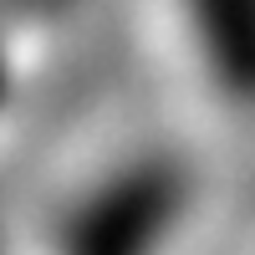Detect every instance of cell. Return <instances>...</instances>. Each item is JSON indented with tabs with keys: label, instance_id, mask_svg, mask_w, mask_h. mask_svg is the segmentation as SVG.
Wrapping results in <instances>:
<instances>
[{
	"label": "cell",
	"instance_id": "6da1fadb",
	"mask_svg": "<svg viewBox=\"0 0 255 255\" xmlns=\"http://www.w3.org/2000/svg\"><path fill=\"white\" fill-rule=\"evenodd\" d=\"M179 179L163 168L118 179V189L97 194L72 230V255H158L168 225L179 220Z\"/></svg>",
	"mask_w": 255,
	"mask_h": 255
}]
</instances>
